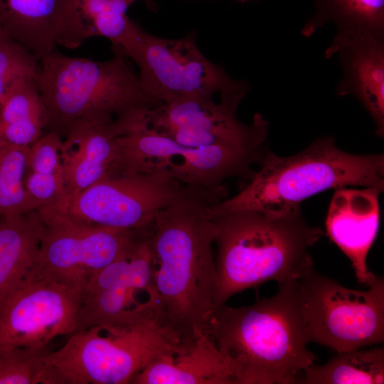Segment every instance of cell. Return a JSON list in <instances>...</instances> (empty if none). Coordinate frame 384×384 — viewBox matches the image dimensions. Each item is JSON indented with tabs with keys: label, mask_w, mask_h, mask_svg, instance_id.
Returning a JSON list of instances; mask_svg holds the SVG:
<instances>
[{
	"label": "cell",
	"mask_w": 384,
	"mask_h": 384,
	"mask_svg": "<svg viewBox=\"0 0 384 384\" xmlns=\"http://www.w3.org/2000/svg\"><path fill=\"white\" fill-rule=\"evenodd\" d=\"M124 57L115 51L110 60L95 61L55 50L41 59L37 85L44 130L64 139L90 129L122 136L138 129L146 112L162 103L145 93Z\"/></svg>",
	"instance_id": "obj_1"
},
{
	"label": "cell",
	"mask_w": 384,
	"mask_h": 384,
	"mask_svg": "<svg viewBox=\"0 0 384 384\" xmlns=\"http://www.w3.org/2000/svg\"><path fill=\"white\" fill-rule=\"evenodd\" d=\"M250 306L215 311L204 331L232 362L237 384H293L314 364L307 348L299 278Z\"/></svg>",
	"instance_id": "obj_2"
},
{
	"label": "cell",
	"mask_w": 384,
	"mask_h": 384,
	"mask_svg": "<svg viewBox=\"0 0 384 384\" xmlns=\"http://www.w3.org/2000/svg\"><path fill=\"white\" fill-rule=\"evenodd\" d=\"M210 218L218 247L216 309L238 292L300 278L314 268L309 250L324 233L308 225L300 208L283 214L241 210Z\"/></svg>",
	"instance_id": "obj_3"
},
{
	"label": "cell",
	"mask_w": 384,
	"mask_h": 384,
	"mask_svg": "<svg viewBox=\"0 0 384 384\" xmlns=\"http://www.w3.org/2000/svg\"><path fill=\"white\" fill-rule=\"evenodd\" d=\"M210 206L181 202L159 212L152 224L156 288L166 320L184 336L204 330L216 309V226L206 213Z\"/></svg>",
	"instance_id": "obj_4"
},
{
	"label": "cell",
	"mask_w": 384,
	"mask_h": 384,
	"mask_svg": "<svg viewBox=\"0 0 384 384\" xmlns=\"http://www.w3.org/2000/svg\"><path fill=\"white\" fill-rule=\"evenodd\" d=\"M240 192L207 207V215L241 210L283 214L300 208L305 199L331 188H384V156L354 154L336 146L334 137L315 139L297 154L279 156L269 151Z\"/></svg>",
	"instance_id": "obj_5"
},
{
	"label": "cell",
	"mask_w": 384,
	"mask_h": 384,
	"mask_svg": "<svg viewBox=\"0 0 384 384\" xmlns=\"http://www.w3.org/2000/svg\"><path fill=\"white\" fill-rule=\"evenodd\" d=\"M183 337L163 313L76 331L45 357L46 384H127Z\"/></svg>",
	"instance_id": "obj_6"
},
{
	"label": "cell",
	"mask_w": 384,
	"mask_h": 384,
	"mask_svg": "<svg viewBox=\"0 0 384 384\" xmlns=\"http://www.w3.org/2000/svg\"><path fill=\"white\" fill-rule=\"evenodd\" d=\"M225 186L206 188L180 182L162 171L106 176L82 191L38 209L46 224L64 223L145 231L156 215L177 203L212 205L228 198Z\"/></svg>",
	"instance_id": "obj_7"
},
{
	"label": "cell",
	"mask_w": 384,
	"mask_h": 384,
	"mask_svg": "<svg viewBox=\"0 0 384 384\" xmlns=\"http://www.w3.org/2000/svg\"><path fill=\"white\" fill-rule=\"evenodd\" d=\"M225 146L191 147L137 129L115 139L114 161L107 176L162 171L180 182L206 188L224 186L229 178L248 182L267 152Z\"/></svg>",
	"instance_id": "obj_8"
},
{
	"label": "cell",
	"mask_w": 384,
	"mask_h": 384,
	"mask_svg": "<svg viewBox=\"0 0 384 384\" xmlns=\"http://www.w3.org/2000/svg\"><path fill=\"white\" fill-rule=\"evenodd\" d=\"M302 306L309 342L349 351L384 341V280L352 289L317 273L300 278Z\"/></svg>",
	"instance_id": "obj_9"
},
{
	"label": "cell",
	"mask_w": 384,
	"mask_h": 384,
	"mask_svg": "<svg viewBox=\"0 0 384 384\" xmlns=\"http://www.w3.org/2000/svg\"><path fill=\"white\" fill-rule=\"evenodd\" d=\"M123 55L137 65L145 93L161 103L249 90L247 82L233 79L207 59L192 34L166 39L142 28Z\"/></svg>",
	"instance_id": "obj_10"
},
{
	"label": "cell",
	"mask_w": 384,
	"mask_h": 384,
	"mask_svg": "<svg viewBox=\"0 0 384 384\" xmlns=\"http://www.w3.org/2000/svg\"><path fill=\"white\" fill-rule=\"evenodd\" d=\"M246 91L220 94V100L196 97L147 110L138 129L191 147L225 146L267 151L269 122L255 113L246 124L236 115Z\"/></svg>",
	"instance_id": "obj_11"
},
{
	"label": "cell",
	"mask_w": 384,
	"mask_h": 384,
	"mask_svg": "<svg viewBox=\"0 0 384 384\" xmlns=\"http://www.w3.org/2000/svg\"><path fill=\"white\" fill-rule=\"evenodd\" d=\"M150 236L142 238L128 253L87 281L82 292L77 331L164 312L155 285Z\"/></svg>",
	"instance_id": "obj_12"
},
{
	"label": "cell",
	"mask_w": 384,
	"mask_h": 384,
	"mask_svg": "<svg viewBox=\"0 0 384 384\" xmlns=\"http://www.w3.org/2000/svg\"><path fill=\"white\" fill-rule=\"evenodd\" d=\"M34 266L26 277L83 289L97 272L128 253L151 230L46 224Z\"/></svg>",
	"instance_id": "obj_13"
},
{
	"label": "cell",
	"mask_w": 384,
	"mask_h": 384,
	"mask_svg": "<svg viewBox=\"0 0 384 384\" xmlns=\"http://www.w3.org/2000/svg\"><path fill=\"white\" fill-rule=\"evenodd\" d=\"M81 288L26 277L0 306V347H42L77 331Z\"/></svg>",
	"instance_id": "obj_14"
},
{
	"label": "cell",
	"mask_w": 384,
	"mask_h": 384,
	"mask_svg": "<svg viewBox=\"0 0 384 384\" xmlns=\"http://www.w3.org/2000/svg\"><path fill=\"white\" fill-rule=\"evenodd\" d=\"M382 191L376 187L336 188L325 220L327 235L351 261L358 282L366 287L378 277L368 270L367 257L379 229Z\"/></svg>",
	"instance_id": "obj_15"
},
{
	"label": "cell",
	"mask_w": 384,
	"mask_h": 384,
	"mask_svg": "<svg viewBox=\"0 0 384 384\" xmlns=\"http://www.w3.org/2000/svg\"><path fill=\"white\" fill-rule=\"evenodd\" d=\"M132 384H237L232 362L203 329L158 355Z\"/></svg>",
	"instance_id": "obj_16"
},
{
	"label": "cell",
	"mask_w": 384,
	"mask_h": 384,
	"mask_svg": "<svg viewBox=\"0 0 384 384\" xmlns=\"http://www.w3.org/2000/svg\"><path fill=\"white\" fill-rule=\"evenodd\" d=\"M338 54L343 77L336 87L340 96L353 95L368 112L375 133L384 135V36L369 32L334 37L327 58Z\"/></svg>",
	"instance_id": "obj_17"
},
{
	"label": "cell",
	"mask_w": 384,
	"mask_h": 384,
	"mask_svg": "<svg viewBox=\"0 0 384 384\" xmlns=\"http://www.w3.org/2000/svg\"><path fill=\"white\" fill-rule=\"evenodd\" d=\"M74 22L73 0H0V28L40 60L68 48Z\"/></svg>",
	"instance_id": "obj_18"
},
{
	"label": "cell",
	"mask_w": 384,
	"mask_h": 384,
	"mask_svg": "<svg viewBox=\"0 0 384 384\" xmlns=\"http://www.w3.org/2000/svg\"><path fill=\"white\" fill-rule=\"evenodd\" d=\"M1 218L0 306L32 270L46 228L38 210Z\"/></svg>",
	"instance_id": "obj_19"
},
{
	"label": "cell",
	"mask_w": 384,
	"mask_h": 384,
	"mask_svg": "<svg viewBox=\"0 0 384 384\" xmlns=\"http://www.w3.org/2000/svg\"><path fill=\"white\" fill-rule=\"evenodd\" d=\"M117 137L113 130L97 129L63 139L60 157L66 195L78 193L107 175Z\"/></svg>",
	"instance_id": "obj_20"
},
{
	"label": "cell",
	"mask_w": 384,
	"mask_h": 384,
	"mask_svg": "<svg viewBox=\"0 0 384 384\" xmlns=\"http://www.w3.org/2000/svg\"><path fill=\"white\" fill-rule=\"evenodd\" d=\"M75 24L73 48L86 39L101 36L109 39L115 51L122 53L134 41L142 28L126 14L129 0H73Z\"/></svg>",
	"instance_id": "obj_21"
},
{
	"label": "cell",
	"mask_w": 384,
	"mask_h": 384,
	"mask_svg": "<svg viewBox=\"0 0 384 384\" xmlns=\"http://www.w3.org/2000/svg\"><path fill=\"white\" fill-rule=\"evenodd\" d=\"M62 144L57 134L46 132L29 147L25 186L38 209L52 206L66 195Z\"/></svg>",
	"instance_id": "obj_22"
},
{
	"label": "cell",
	"mask_w": 384,
	"mask_h": 384,
	"mask_svg": "<svg viewBox=\"0 0 384 384\" xmlns=\"http://www.w3.org/2000/svg\"><path fill=\"white\" fill-rule=\"evenodd\" d=\"M315 6L302 28L306 37L328 23L336 26L335 37L363 32L384 36V0H315Z\"/></svg>",
	"instance_id": "obj_23"
},
{
	"label": "cell",
	"mask_w": 384,
	"mask_h": 384,
	"mask_svg": "<svg viewBox=\"0 0 384 384\" xmlns=\"http://www.w3.org/2000/svg\"><path fill=\"white\" fill-rule=\"evenodd\" d=\"M0 125L11 145L28 146L42 137L45 115L37 80L22 83L6 97L0 107Z\"/></svg>",
	"instance_id": "obj_24"
},
{
	"label": "cell",
	"mask_w": 384,
	"mask_h": 384,
	"mask_svg": "<svg viewBox=\"0 0 384 384\" xmlns=\"http://www.w3.org/2000/svg\"><path fill=\"white\" fill-rule=\"evenodd\" d=\"M297 383L378 384L384 383V349H355L337 353L327 363L304 370Z\"/></svg>",
	"instance_id": "obj_25"
},
{
	"label": "cell",
	"mask_w": 384,
	"mask_h": 384,
	"mask_svg": "<svg viewBox=\"0 0 384 384\" xmlns=\"http://www.w3.org/2000/svg\"><path fill=\"white\" fill-rule=\"evenodd\" d=\"M29 147L7 144L0 151V217L38 210L25 186Z\"/></svg>",
	"instance_id": "obj_26"
},
{
	"label": "cell",
	"mask_w": 384,
	"mask_h": 384,
	"mask_svg": "<svg viewBox=\"0 0 384 384\" xmlns=\"http://www.w3.org/2000/svg\"><path fill=\"white\" fill-rule=\"evenodd\" d=\"M50 346L0 347V384H44Z\"/></svg>",
	"instance_id": "obj_27"
},
{
	"label": "cell",
	"mask_w": 384,
	"mask_h": 384,
	"mask_svg": "<svg viewBox=\"0 0 384 384\" xmlns=\"http://www.w3.org/2000/svg\"><path fill=\"white\" fill-rule=\"evenodd\" d=\"M39 67L30 50L5 34L0 37V107L18 86L37 80Z\"/></svg>",
	"instance_id": "obj_28"
},
{
	"label": "cell",
	"mask_w": 384,
	"mask_h": 384,
	"mask_svg": "<svg viewBox=\"0 0 384 384\" xmlns=\"http://www.w3.org/2000/svg\"><path fill=\"white\" fill-rule=\"evenodd\" d=\"M8 143L5 141L1 129V125H0V151Z\"/></svg>",
	"instance_id": "obj_29"
},
{
	"label": "cell",
	"mask_w": 384,
	"mask_h": 384,
	"mask_svg": "<svg viewBox=\"0 0 384 384\" xmlns=\"http://www.w3.org/2000/svg\"><path fill=\"white\" fill-rule=\"evenodd\" d=\"M4 35V33H3V31H1V29L0 28V37L1 36Z\"/></svg>",
	"instance_id": "obj_30"
},
{
	"label": "cell",
	"mask_w": 384,
	"mask_h": 384,
	"mask_svg": "<svg viewBox=\"0 0 384 384\" xmlns=\"http://www.w3.org/2000/svg\"><path fill=\"white\" fill-rule=\"evenodd\" d=\"M129 1H131L132 4L138 0H129Z\"/></svg>",
	"instance_id": "obj_31"
},
{
	"label": "cell",
	"mask_w": 384,
	"mask_h": 384,
	"mask_svg": "<svg viewBox=\"0 0 384 384\" xmlns=\"http://www.w3.org/2000/svg\"><path fill=\"white\" fill-rule=\"evenodd\" d=\"M236 1H241V2H245V1H246L247 0H236Z\"/></svg>",
	"instance_id": "obj_32"
}]
</instances>
